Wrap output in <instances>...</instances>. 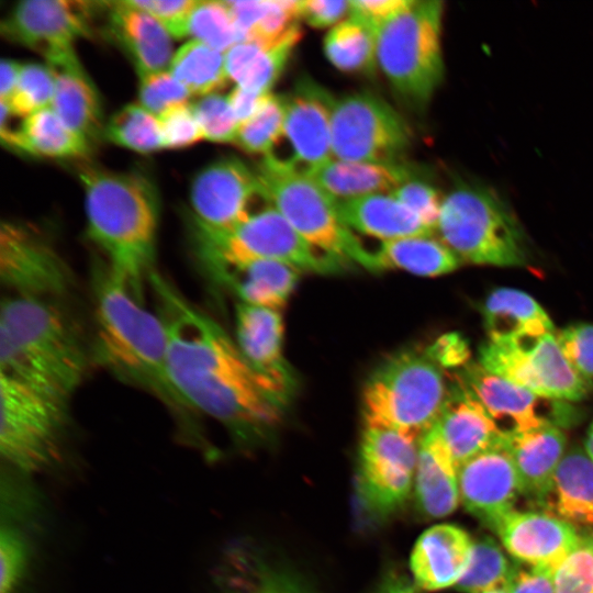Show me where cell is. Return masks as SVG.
Segmentation results:
<instances>
[{
  "instance_id": "obj_1",
  "label": "cell",
  "mask_w": 593,
  "mask_h": 593,
  "mask_svg": "<svg viewBox=\"0 0 593 593\" xmlns=\"http://www.w3.org/2000/svg\"><path fill=\"white\" fill-rule=\"evenodd\" d=\"M148 280L167 329L168 373L190 409L216 419L243 440L275 428L288 401L214 320L157 272Z\"/></svg>"
},
{
  "instance_id": "obj_2",
  "label": "cell",
  "mask_w": 593,
  "mask_h": 593,
  "mask_svg": "<svg viewBox=\"0 0 593 593\" xmlns=\"http://www.w3.org/2000/svg\"><path fill=\"white\" fill-rule=\"evenodd\" d=\"M85 193L89 239L105 266L142 299L154 272L158 195L147 177L87 166L79 172Z\"/></svg>"
},
{
  "instance_id": "obj_3",
  "label": "cell",
  "mask_w": 593,
  "mask_h": 593,
  "mask_svg": "<svg viewBox=\"0 0 593 593\" xmlns=\"http://www.w3.org/2000/svg\"><path fill=\"white\" fill-rule=\"evenodd\" d=\"M88 351L52 299L9 295L0 311V373L69 403L88 371Z\"/></svg>"
},
{
  "instance_id": "obj_4",
  "label": "cell",
  "mask_w": 593,
  "mask_h": 593,
  "mask_svg": "<svg viewBox=\"0 0 593 593\" xmlns=\"http://www.w3.org/2000/svg\"><path fill=\"white\" fill-rule=\"evenodd\" d=\"M92 292L99 359L169 409L180 414L192 411L170 380L168 336L159 314L148 311L104 264L94 271Z\"/></svg>"
},
{
  "instance_id": "obj_5",
  "label": "cell",
  "mask_w": 593,
  "mask_h": 593,
  "mask_svg": "<svg viewBox=\"0 0 593 593\" xmlns=\"http://www.w3.org/2000/svg\"><path fill=\"white\" fill-rule=\"evenodd\" d=\"M436 232L462 262L528 265L527 239L518 220L485 184L457 180L443 198Z\"/></svg>"
},
{
  "instance_id": "obj_6",
  "label": "cell",
  "mask_w": 593,
  "mask_h": 593,
  "mask_svg": "<svg viewBox=\"0 0 593 593\" xmlns=\"http://www.w3.org/2000/svg\"><path fill=\"white\" fill-rule=\"evenodd\" d=\"M427 348L403 349L370 373L361 395L365 427L421 438L439 417L449 384Z\"/></svg>"
},
{
  "instance_id": "obj_7",
  "label": "cell",
  "mask_w": 593,
  "mask_h": 593,
  "mask_svg": "<svg viewBox=\"0 0 593 593\" xmlns=\"http://www.w3.org/2000/svg\"><path fill=\"white\" fill-rule=\"evenodd\" d=\"M444 3L414 0L377 26V66L395 93L412 109H425L440 86Z\"/></svg>"
},
{
  "instance_id": "obj_8",
  "label": "cell",
  "mask_w": 593,
  "mask_h": 593,
  "mask_svg": "<svg viewBox=\"0 0 593 593\" xmlns=\"http://www.w3.org/2000/svg\"><path fill=\"white\" fill-rule=\"evenodd\" d=\"M270 204L312 246L373 271L372 251L340 219L337 201L289 158L269 155L256 168Z\"/></svg>"
},
{
  "instance_id": "obj_9",
  "label": "cell",
  "mask_w": 593,
  "mask_h": 593,
  "mask_svg": "<svg viewBox=\"0 0 593 593\" xmlns=\"http://www.w3.org/2000/svg\"><path fill=\"white\" fill-rule=\"evenodd\" d=\"M197 253L206 268L237 266L256 260L286 264L300 272L335 273L346 264L307 243L272 206L256 211L227 231L193 222Z\"/></svg>"
},
{
  "instance_id": "obj_10",
  "label": "cell",
  "mask_w": 593,
  "mask_h": 593,
  "mask_svg": "<svg viewBox=\"0 0 593 593\" xmlns=\"http://www.w3.org/2000/svg\"><path fill=\"white\" fill-rule=\"evenodd\" d=\"M0 452L12 468L37 472L59 457L68 403L0 373Z\"/></svg>"
},
{
  "instance_id": "obj_11",
  "label": "cell",
  "mask_w": 593,
  "mask_h": 593,
  "mask_svg": "<svg viewBox=\"0 0 593 593\" xmlns=\"http://www.w3.org/2000/svg\"><path fill=\"white\" fill-rule=\"evenodd\" d=\"M412 141L410 125L383 98L370 91H361L334 100V158L349 161H400Z\"/></svg>"
},
{
  "instance_id": "obj_12",
  "label": "cell",
  "mask_w": 593,
  "mask_h": 593,
  "mask_svg": "<svg viewBox=\"0 0 593 593\" xmlns=\"http://www.w3.org/2000/svg\"><path fill=\"white\" fill-rule=\"evenodd\" d=\"M485 370L552 400L578 402L589 392L553 333L514 342H486L479 349Z\"/></svg>"
},
{
  "instance_id": "obj_13",
  "label": "cell",
  "mask_w": 593,
  "mask_h": 593,
  "mask_svg": "<svg viewBox=\"0 0 593 593\" xmlns=\"http://www.w3.org/2000/svg\"><path fill=\"white\" fill-rule=\"evenodd\" d=\"M455 377L505 438L544 425L571 426L578 421L579 413L569 402L540 396L485 370L479 362H469Z\"/></svg>"
},
{
  "instance_id": "obj_14",
  "label": "cell",
  "mask_w": 593,
  "mask_h": 593,
  "mask_svg": "<svg viewBox=\"0 0 593 593\" xmlns=\"http://www.w3.org/2000/svg\"><path fill=\"white\" fill-rule=\"evenodd\" d=\"M418 440L394 429L365 427L359 446L358 488L369 510L384 516L407 501L414 484Z\"/></svg>"
},
{
  "instance_id": "obj_15",
  "label": "cell",
  "mask_w": 593,
  "mask_h": 593,
  "mask_svg": "<svg viewBox=\"0 0 593 593\" xmlns=\"http://www.w3.org/2000/svg\"><path fill=\"white\" fill-rule=\"evenodd\" d=\"M0 279L10 295L57 299L71 286L68 264L34 228L2 222L0 228Z\"/></svg>"
},
{
  "instance_id": "obj_16",
  "label": "cell",
  "mask_w": 593,
  "mask_h": 593,
  "mask_svg": "<svg viewBox=\"0 0 593 593\" xmlns=\"http://www.w3.org/2000/svg\"><path fill=\"white\" fill-rule=\"evenodd\" d=\"M92 10L87 1L24 0L2 21L1 34L56 65L77 56L74 45L89 34Z\"/></svg>"
},
{
  "instance_id": "obj_17",
  "label": "cell",
  "mask_w": 593,
  "mask_h": 593,
  "mask_svg": "<svg viewBox=\"0 0 593 593\" xmlns=\"http://www.w3.org/2000/svg\"><path fill=\"white\" fill-rule=\"evenodd\" d=\"M270 203L257 169L237 157H223L201 169L190 189L193 222L214 230L227 231L255 212V202Z\"/></svg>"
},
{
  "instance_id": "obj_18",
  "label": "cell",
  "mask_w": 593,
  "mask_h": 593,
  "mask_svg": "<svg viewBox=\"0 0 593 593\" xmlns=\"http://www.w3.org/2000/svg\"><path fill=\"white\" fill-rule=\"evenodd\" d=\"M457 477L460 502L491 529L515 510L522 494L521 479L505 439L462 463Z\"/></svg>"
},
{
  "instance_id": "obj_19",
  "label": "cell",
  "mask_w": 593,
  "mask_h": 593,
  "mask_svg": "<svg viewBox=\"0 0 593 593\" xmlns=\"http://www.w3.org/2000/svg\"><path fill=\"white\" fill-rule=\"evenodd\" d=\"M492 530L517 562L553 575L581 539L573 525L548 512L513 510Z\"/></svg>"
},
{
  "instance_id": "obj_20",
  "label": "cell",
  "mask_w": 593,
  "mask_h": 593,
  "mask_svg": "<svg viewBox=\"0 0 593 593\" xmlns=\"http://www.w3.org/2000/svg\"><path fill=\"white\" fill-rule=\"evenodd\" d=\"M335 98L310 79L301 80L284 100V132L292 161L309 171L334 158L332 110Z\"/></svg>"
},
{
  "instance_id": "obj_21",
  "label": "cell",
  "mask_w": 593,
  "mask_h": 593,
  "mask_svg": "<svg viewBox=\"0 0 593 593\" xmlns=\"http://www.w3.org/2000/svg\"><path fill=\"white\" fill-rule=\"evenodd\" d=\"M236 344L249 365L289 401L295 378L283 357V323L279 311L238 303Z\"/></svg>"
},
{
  "instance_id": "obj_22",
  "label": "cell",
  "mask_w": 593,
  "mask_h": 593,
  "mask_svg": "<svg viewBox=\"0 0 593 593\" xmlns=\"http://www.w3.org/2000/svg\"><path fill=\"white\" fill-rule=\"evenodd\" d=\"M434 427L457 469L471 458L504 441L482 405L456 377L449 384L447 399Z\"/></svg>"
},
{
  "instance_id": "obj_23",
  "label": "cell",
  "mask_w": 593,
  "mask_h": 593,
  "mask_svg": "<svg viewBox=\"0 0 593 593\" xmlns=\"http://www.w3.org/2000/svg\"><path fill=\"white\" fill-rule=\"evenodd\" d=\"M473 540L461 527L438 524L426 529L416 540L410 568L419 590L438 591L456 586L466 572Z\"/></svg>"
},
{
  "instance_id": "obj_24",
  "label": "cell",
  "mask_w": 593,
  "mask_h": 593,
  "mask_svg": "<svg viewBox=\"0 0 593 593\" xmlns=\"http://www.w3.org/2000/svg\"><path fill=\"white\" fill-rule=\"evenodd\" d=\"M335 200H348L378 193H392L417 176L400 161L332 160L305 171Z\"/></svg>"
},
{
  "instance_id": "obj_25",
  "label": "cell",
  "mask_w": 593,
  "mask_h": 593,
  "mask_svg": "<svg viewBox=\"0 0 593 593\" xmlns=\"http://www.w3.org/2000/svg\"><path fill=\"white\" fill-rule=\"evenodd\" d=\"M108 12L111 34L130 56L138 75L166 70L174 55L169 32L126 0L109 2Z\"/></svg>"
},
{
  "instance_id": "obj_26",
  "label": "cell",
  "mask_w": 593,
  "mask_h": 593,
  "mask_svg": "<svg viewBox=\"0 0 593 593\" xmlns=\"http://www.w3.org/2000/svg\"><path fill=\"white\" fill-rule=\"evenodd\" d=\"M413 486L418 510L429 518L450 515L460 502L457 467L434 426L418 440Z\"/></svg>"
},
{
  "instance_id": "obj_27",
  "label": "cell",
  "mask_w": 593,
  "mask_h": 593,
  "mask_svg": "<svg viewBox=\"0 0 593 593\" xmlns=\"http://www.w3.org/2000/svg\"><path fill=\"white\" fill-rule=\"evenodd\" d=\"M505 445L517 469L522 494L542 506L566 454L564 432L555 425H544L505 438Z\"/></svg>"
},
{
  "instance_id": "obj_28",
  "label": "cell",
  "mask_w": 593,
  "mask_h": 593,
  "mask_svg": "<svg viewBox=\"0 0 593 593\" xmlns=\"http://www.w3.org/2000/svg\"><path fill=\"white\" fill-rule=\"evenodd\" d=\"M301 36L299 25L294 24L273 41L238 42L225 53L230 80L257 93H270Z\"/></svg>"
},
{
  "instance_id": "obj_29",
  "label": "cell",
  "mask_w": 593,
  "mask_h": 593,
  "mask_svg": "<svg viewBox=\"0 0 593 593\" xmlns=\"http://www.w3.org/2000/svg\"><path fill=\"white\" fill-rule=\"evenodd\" d=\"M337 208L340 219L348 228L379 238L381 242L434 234L392 193L339 200Z\"/></svg>"
},
{
  "instance_id": "obj_30",
  "label": "cell",
  "mask_w": 593,
  "mask_h": 593,
  "mask_svg": "<svg viewBox=\"0 0 593 593\" xmlns=\"http://www.w3.org/2000/svg\"><path fill=\"white\" fill-rule=\"evenodd\" d=\"M481 312L490 342H514L553 333L546 311L521 290H493L483 301Z\"/></svg>"
},
{
  "instance_id": "obj_31",
  "label": "cell",
  "mask_w": 593,
  "mask_h": 593,
  "mask_svg": "<svg viewBox=\"0 0 593 593\" xmlns=\"http://www.w3.org/2000/svg\"><path fill=\"white\" fill-rule=\"evenodd\" d=\"M206 269L219 281L235 291L243 303L276 311L286 305L301 273L291 266L272 260H256Z\"/></svg>"
},
{
  "instance_id": "obj_32",
  "label": "cell",
  "mask_w": 593,
  "mask_h": 593,
  "mask_svg": "<svg viewBox=\"0 0 593 593\" xmlns=\"http://www.w3.org/2000/svg\"><path fill=\"white\" fill-rule=\"evenodd\" d=\"M48 67L55 78L51 109L71 130L94 141L102 132L101 103L78 57Z\"/></svg>"
},
{
  "instance_id": "obj_33",
  "label": "cell",
  "mask_w": 593,
  "mask_h": 593,
  "mask_svg": "<svg viewBox=\"0 0 593 593\" xmlns=\"http://www.w3.org/2000/svg\"><path fill=\"white\" fill-rule=\"evenodd\" d=\"M541 507L573 526L593 527V460L585 450L566 451Z\"/></svg>"
},
{
  "instance_id": "obj_34",
  "label": "cell",
  "mask_w": 593,
  "mask_h": 593,
  "mask_svg": "<svg viewBox=\"0 0 593 593\" xmlns=\"http://www.w3.org/2000/svg\"><path fill=\"white\" fill-rule=\"evenodd\" d=\"M2 143L24 153L48 158H79L90 150V142L67 126L51 108L23 119Z\"/></svg>"
},
{
  "instance_id": "obj_35",
  "label": "cell",
  "mask_w": 593,
  "mask_h": 593,
  "mask_svg": "<svg viewBox=\"0 0 593 593\" xmlns=\"http://www.w3.org/2000/svg\"><path fill=\"white\" fill-rule=\"evenodd\" d=\"M373 271L401 269L424 277H436L456 270L462 262L439 238L433 235L411 236L381 242L372 251Z\"/></svg>"
},
{
  "instance_id": "obj_36",
  "label": "cell",
  "mask_w": 593,
  "mask_h": 593,
  "mask_svg": "<svg viewBox=\"0 0 593 593\" xmlns=\"http://www.w3.org/2000/svg\"><path fill=\"white\" fill-rule=\"evenodd\" d=\"M324 53L338 70L370 74L377 66V27L350 13L333 26L324 38Z\"/></svg>"
},
{
  "instance_id": "obj_37",
  "label": "cell",
  "mask_w": 593,
  "mask_h": 593,
  "mask_svg": "<svg viewBox=\"0 0 593 593\" xmlns=\"http://www.w3.org/2000/svg\"><path fill=\"white\" fill-rule=\"evenodd\" d=\"M168 70L191 96L216 93L230 80L225 53L194 38L174 53Z\"/></svg>"
},
{
  "instance_id": "obj_38",
  "label": "cell",
  "mask_w": 593,
  "mask_h": 593,
  "mask_svg": "<svg viewBox=\"0 0 593 593\" xmlns=\"http://www.w3.org/2000/svg\"><path fill=\"white\" fill-rule=\"evenodd\" d=\"M516 563L511 562L494 538L480 537L473 541L470 563L455 588L463 593L505 591Z\"/></svg>"
},
{
  "instance_id": "obj_39",
  "label": "cell",
  "mask_w": 593,
  "mask_h": 593,
  "mask_svg": "<svg viewBox=\"0 0 593 593\" xmlns=\"http://www.w3.org/2000/svg\"><path fill=\"white\" fill-rule=\"evenodd\" d=\"M104 135L110 142L138 153L164 148L158 116L141 104H127L114 113Z\"/></svg>"
},
{
  "instance_id": "obj_40",
  "label": "cell",
  "mask_w": 593,
  "mask_h": 593,
  "mask_svg": "<svg viewBox=\"0 0 593 593\" xmlns=\"http://www.w3.org/2000/svg\"><path fill=\"white\" fill-rule=\"evenodd\" d=\"M233 562L225 593H311L290 574L254 555L239 553Z\"/></svg>"
},
{
  "instance_id": "obj_41",
  "label": "cell",
  "mask_w": 593,
  "mask_h": 593,
  "mask_svg": "<svg viewBox=\"0 0 593 593\" xmlns=\"http://www.w3.org/2000/svg\"><path fill=\"white\" fill-rule=\"evenodd\" d=\"M284 132V100L272 96L266 98L258 112L239 124L235 144L249 154H272Z\"/></svg>"
},
{
  "instance_id": "obj_42",
  "label": "cell",
  "mask_w": 593,
  "mask_h": 593,
  "mask_svg": "<svg viewBox=\"0 0 593 593\" xmlns=\"http://www.w3.org/2000/svg\"><path fill=\"white\" fill-rule=\"evenodd\" d=\"M189 35L226 53L239 42L227 1L198 0L189 21Z\"/></svg>"
},
{
  "instance_id": "obj_43",
  "label": "cell",
  "mask_w": 593,
  "mask_h": 593,
  "mask_svg": "<svg viewBox=\"0 0 593 593\" xmlns=\"http://www.w3.org/2000/svg\"><path fill=\"white\" fill-rule=\"evenodd\" d=\"M55 78L51 68L41 64H22L15 88L7 101H1L11 113L25 119L51 108Z\"/></svg>"
},
{
  "instance_id": "obj_44",
  "label": "cell",
  "mask_w": 593,
  "mask_h": 593,
  "mask_svg": "<svg viewBox=\"0 0 593 593\" xmlns=\"http://www.w3.org/2000/svg\"><path fill=\"white\" fill-rule=\"evenodd\" d=\"M204 139L215 143H234L239 122L227 97L212 93L191 105Z\"/></svg>"
},
{
  "instance_id": "obj_45",
  "label": "cell",
  "mask_w": 593,
  "mask_h": 593,
  "mask_svg": "<svg viewBox=\"0 0 593 593\" xmlns=\"http://www.w3.org/2000/svg\"><path fill=\"white\" fill-rule=\"evenodd\" d=\"M553 581L556 593H593V535L581 536Z\"/></svg>"
},
{
  "instance_id": "obj_46",
  "label": "cell",
  "mask_w": 593,
  "mask_h": 593,
  "mask_svg": "<svg viewBox=\"0 0 593 593\" xmlns=\"http://www.w3.org/2000/svg\"><path fill=\"white\" fill-rule=\"evenodd\" d=\"M0 562V593H16L30 562V546L26 537L14 527L1 529Z\"/></svg>"
},
{
  "instance_id": "obj_47",
  "label": "cell",
  "mask_w": 593,
  "mask_h": 593,
  "mask_svg": "<svg viewBox=\"0 0 593 593\" xmlns=\"http://www.w3.org/2000/svg\"><path fill=\"white\" fill-rule=\"evenodd\" d=\"M191 94L169 70L139 76V104L155 115L187 103Z\"/></svg>"
},
{
  "instance_id": "obj_48",
  "label": "cell",
  "mask_w": 593,
  "mask_h": 593,
  "mask_svg": "<svg viewBox=\"0 0 593 593\" xmlns=\"http://www.w3.org/2000/svg\"><path fill=\"white\" fill-rule=\"evenodd\" d=\"M563 355L575 372L593 384V324H572L556 334Z\"/></svg>"
},
{
  "instance_id": "obj_49",
  "label": "cell",
  "mask_w": 593,
  "mask_h": 593,
  "mask_svg": "<svg viewBox=\"0 0 593 593\" xmlns=\"http://www.w3.org/2000/svg\"><path fill=\"white\" fill-rule=\"evenodd\" d=\"M164 148L180 149L204 139L198 119L188 103L172 107L158 115Z\"/></svg>"
},
{
  "instance_id": "obj_50",
  "label": "cell",
  "mask_w": 593,
  "mask_h": 593,
  "mask_svg": "<svg viewBox=\"0 0 593 593\" xmlns=\"http://www.w3.org/2000/svg\"><path fill=\"white\" fill-rule=\"evenodd\" d=\"M392 194L413 211L434 233L437 228L443 198L437 188L421 178L409 180Z\"/></svg>"
},
{
  "instance_id": "obj_51",
  "label": "cell",
  "mask_w": 593,
  "mask_h": 593,
  "mask_svg": "<svg viewBox=\"0 0 593 593\" xmlns=\"http://www.w3.org/2000/svg\"><path fill=\"white\" fill-rule=\"evenodd\" d=\"M157 20L171 35H189V21L198 0H126Z\"/></svg>"
},
{
  "instance_id": "obj_52",
  "label": "cell",
  "mask_w": 593,
  "mask_h": 593,
  "mask_svg": "<svg viewBox=\"0 0 593 593\" xmlns=\"http://www.w3.org/2000/svg\"><path fill=\"white\" fill-rule=\"evenodd\" d=\"M351 12L347 0H304L300 1V19L317 29L333 27Z\"/></svg>"
},
{
  "instance_id": "obj_53",
  "label": "cell",
  "mask_w": 593,
  "mask_h": 593,
  "mask_svg": "<svg viewBox=\"0 0 593 593\" xmlns=\"http://www.w3.org/2000/svg\"><path fill=\"white\" fill-rule=\"evenodd\" d=\"M426 348L444 370L461 369L470 362L469 344L458 333L444 334Z\"/></svg>"
},
{
  "instance_id": "obj_54",
  "label": "cell",
  "mask_w": 593,
  "mask_h": 593,
  "mask_svg": "<svg viewBox=\"0 0 593 593\" xmlns=\"http://www.w3.org/2000/svg\"><path fill=\"white\" fill-rule=\"evenodd\" d=\"M505 592L556 593L553 574L518 562Z\"/></svg>"
},
{
  "instance_id": "obj_55",
  "label": "cell",
  "mask_w": 593,
  "mask_h": 593,
  "mask_svg": "<svg viewBox=\"0 0 593 593\" xmlns=\"http://www.w3.org/2000/svg\"><path fill=\"white\" fill-rule=\"evenodd\" d=\"M414 0H354L351 12L376 27L409 8Z\"/></svg>"
},
{
  "instance_id": "obj_56",
  "label": "cell",
  "mask_w": 593,
  "mask_h": 593,
  "mask_svg": "<svg viewBox=\"0 0 593 593\" xmlns=\"http://www.w3.org/2000/svg\"><path fill=\"white\" fill-rule=\"evenodd\" d=\"M269 94L257 93L235 86L227 98L239 124L254 116Z\"/></svg>"
},
{
  "instance_id": "obj_57",
  "label": "cell",
  "mask_w": 593,
  "mask_h": 593,
  "mask_svg": "<svg viewBox=\"0 0 593 593\" xmlns=\"http://www.w3.org/2000/svg\"><path fill=\"white\" fill-rule=\"evenodd\" d=\"M22 64L12 59H2L0 69V100L7 101L19 79Z\"/></svg>"
},
{
  "instance_id": "obj_58",
  "label": "cell",
  "mask_w": 593,
  "mask_h": 593,
  "mask_svg": "<svg viewBox=\"0 0 593 593\" xmlns=\"http://www.w3.org/2000/svg\"><path fill=\"white\" fill-rule=\"evenodd\" d=\"M371 593H419V589L405 575L391 573Z\"/></svg>"
},
{
  "instance_id": "obj_59",
  "label": "cell",
  "mask_w": 593,
  "mask_h": 593,
  "mask_svg": "<svg viewBox=\"0 0 593 593\" xmlns=\"http://www.w3.org/2000/svg\"><path fill=\"white\" fill-rule=\"evenodd\" d=\"M585 451L593 460V424L590 427V430L588 433V437L585 440Z\"/></svg>"
}]
</instances>
